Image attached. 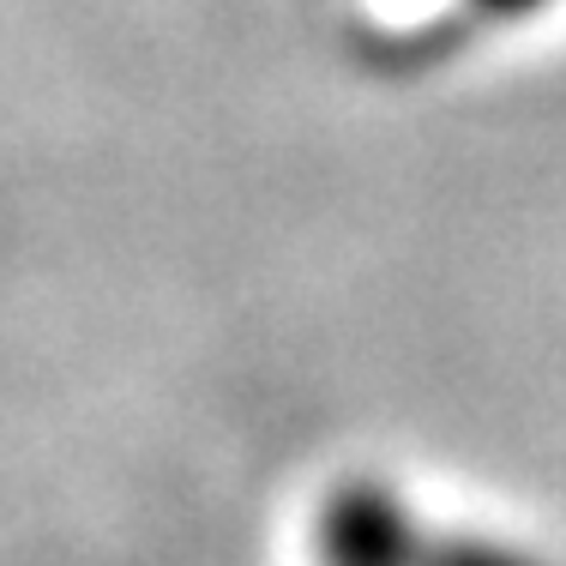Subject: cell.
I'll return each instance as SVG.
<instances>
[{
  "label": "cell",
  "instance_id": "1",
  "mask_svg": "<svg viewBox=\"0 0 566 566\" xmlns=\"http://www.w3.org/2000/svg\"><path fill=\"white\" fill-rule=\"evenodd\" d=\"M548 7H555V0H452L464 31H501V24L536 19V12H548Z\"/></svg>",
  "mask_w": 566,
  "mask_h": 566
}]
</instances>
